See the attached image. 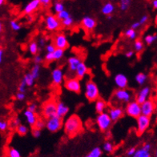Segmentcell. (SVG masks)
<instances>
[{"label": "cell", "mask_w": 157, "mask_h": 157, "mask_svg": "<svg viewBox=\"0 0 157 157\" xmlns=\"http://www.w3.org/2000/svg\"><path fill=\"white\" fill-rule=\"evenodd\" d=\"M64 87L71 91V92H74V93H80L81 89H82V86H81V82L80 79L77 77H69L67 78L65 81H64Z\"/></svg>", "instance_id": "cell-8"}, {"label": "cell", "mask_w": 157, "mask_h": 157, "mask_svg": "<svg viewBox=\"0 0 157 157\" xmlns=\"http://www.w3.org/2000/svg\"><path fill=\"white\" fill-rule=\"evenodd\" d=\"M148 20H149V17H148V15H143L142 17L139 19V23H140V25L142 26V25H144V24H146L147 22H148Z\"/></svg>", "instance_id": "cell-52"}, {"label": "cell", "mask_w": 157, "mask_h": 157, "mask_svg": "<svg viewBox=\"0 0 157 157\" xmlns=\"http://www.w3.org/2000/svg\"><path fill=\"white\" fill-rule=\"evenodd\" d=\"M26 87H27L26 84L22 79L21 82L19 83V87H18V91H19V92H26Z\"/></svg>", "instance_id": "cell-45"}, {"label": "cell", "mask_w": 157, "mask_h": 157, "mask_svg": "<svg viewBox=\"0 0 157 157\" xmlns=\"http://www.w3.org/2000/svg\"><path fill=\"white\" fill-rule=\"evenodd\" d=\"M3 56H4V50L3 48L0 47V64L3 63Z\"/></svg>", "instance_id": "cell-60"}, {"label": "cell", "mask_w": 157, "mask_h": 157, "mask_svg": "<svg viewBox=\"0 0 157 157\" xmlns=\"http://www.w3.org/2000/svg\"><path fill=\"white\" fill-rule=\"evenodd\" d=\"M37 109H38L37 104H35V103H31V104H30L28 105V107H27V110H29L30 112H37Z\"/></svg>", "instance_id": "cell-53"}, {"label": "cell", "mask_w": 157, "mask_h": 157, "mask_svg": "<svg viewBox=\"0 0 157 157\" xmlns=\"http://www.w3.org/2000/svg\"><path fill=\"white\" fill-rule=\"evenodd\" d=\"M33 61L35 64H41L43 62V58L40 55L36 54V55H35V56H34Z\"/></svg>", "instance_id": "cell-46"}, {"label": "cell", "mask_w": 157, "mask_h": 157, "mask_svg": "<svg viewBox=\"0 0 157 157\" xmlns=\"http://www.w3.org/2000/svg\"><path fill=\"white\" fill-rule=\"evenodd\" d=\"M53 44L55 48H60L65 50L68 47V39L67 35L64 33L56 34L53 39Z\"/></svg>", "instance_id": "cell-13"}, {"label": "cell", "mask_w": 157, "mask_h": 157, "mask_svg": "<svg viewBox=\"0 0 157 157\" xmlns=\"http://www.w3.org/2000/svg\"><path fill=\"white\" fill-rule=\"evenodd\" d=\"M114 83L119 89L127 88L128 87V78L123 73H118L114 77Z\"/></svg>", "instance_id": "cell-18"}, {"label": "cell", "mask_w": 157, "mask_h": 157, "mask_svg": "<svg viewBox=\"0 0 157 157\" xmlns=\"http://www.w3.org/2000/svg\"><path fill=\"white\" fill-rule=\"evenodd\" d=\"M51 82L54 86L60 87L64 82V72L61 67H55L51 71Z\"/></svg>", "instance_id": "cell-12"}, {"label": "cell", "mask_w": 157, "mask_h": 157, "mask_svg": "<svg viewBox=\"0 0 157 157\" xmlns=\"http://www.w3.org/2000/svg\"><path fill=\"white\" fill-rule=\"evenodd\" d=\"M135 151H136L135 148H131L130 149H128V151H127V155L128 156H132L135 152Z\"/></svg>", "instance_id": "cell-57"}, {"label": "cell", "mask_w": 157, "mask_h": 157, "mask_svg": "<svg viewBox=\"0 0 157 157\" xmlns=\"http://www.w3.org/2000/svg\"><path fill=\"white\" fill-rule=\"evenodd\" d=\"M41 130H39V129H38V128H35V127H34L32 128V130H31V134L33 135L35 138H39V137H40V135H41Z\"/></svg>", "instance_id": "cell-50"}, {"label": "cell", "mask_w": 157, "mask_h": 157, "mask_svg": "<svg viewBox=\"0 0 157 157\" xmlns=\"http://www.w3.org/2000/svg\"><path fill=\"white\" fill-rule=\"evenodd\" d=\"M56 103L53 99H50L46 101L42 107V115L44 119H48L52 116H56Z\"/></svg>", "instance_id": "cell-5"}, {"label": "cell", "mask_w": 157, "mask_h": 157, "mask_svg": "<svg viewBox=\"0 0 157 157\" xmlns=\"http://www.w3.org/2000/svg\"><path fill=\"white\" fill-rule=\"evenodd\" d=\"M108 113L112 122H116L123 117V115H124V111L121 107L114 106V107H112L111 108L108 109Z\"/></svg>", "instance_id": "cell-16"}, {"label": "cell", "mask_w": 157, "mask_h": 157, "mask_svg": "<svg viewBox=\"0 0 157 157\" xmlns=\"http://www.w3.org/2000/svg\"><path fill=\"white\" fill-rule=\"evenodd\" d=\"M95 122H96L99 129L101 131H108L109 128L112 127V124L113 123L109 116L108 113L106 112L99 113L96 116Z\"/></svg>", "instance_id": "cell-4"}, {"label": "cell", "mask_w": 157, "mask_h": 157, "mask_svg": "<svg viewBox=\"0 0 157 157\" xmlns=\"http://www.w3.org/2000/svg\"><path fill=\"white\" fill-rule=\"evenodd\" d=\"M152 6L153 7L154 10H156L157 9V0H152Z\"/></svg>", "instance_id": "cell-61"}, {"label": "cell", "mask_w": 157, "mask_h": 157, "mask_svg": "<svg viewBox=\"0 0 157 157\" xmlns=\"http://www.w3.org/2000/svg\"><path fill=\"white\" fill-rule=\"evenodd\" d=\"M82 61V59L79 55H75L70 56L67 59V68L70 74H74L76 68L78 67V64Z\"/></svg>", "instance_id": "cell-17"}, {"label": "cell", "mask_w": 157, "mask_h": 157, "mask_svg": "<svg viewBox=\"0 0 157 157\" xmlns=\"http://www.w3.org/2000/svg\"><path fill=\"white\" fill-rule=\"evenodd\" d=\"M53 56H54V60H60L63 59V57L64 56V50L60 48H55V50L54 51V52L52 53Z\"/></svg>", "instance_id": "cell-36"}, {"label": "cell", "mask_w": 157, "mask_h": 157, "mask_svg": "<svg viewBox=\"0 0 157 157\" xmlns=\"http://www.w3.org/2000/svg\"><path fill=\"white\" fill-rule=\"evenodd\" d=\"M124 113L129 117L136 119L138 116L141 115V108L140 104L137 101L131 100L126 104V107L124 109Z\"/></svg>", "instance_id": "cell-6"}, {"label": "cell", "mask_w": 157, "mask_h": 157, "mask_svg": "<svg viewBox=\"0 0 157 157\" xmlns=\"http://www.w3.org/2000/svg\"><path fill=\"white\" fill-rule=\"evenodd\" d=\"M69 112V108L63 101H57L56 103V116L64 120Z\"/></svg>", "instance_id": "cell-20"}, {"label": "cell", "mask_w": 157, "mask_h": 157, "mask_svg": "<svg viewBox=\"0 0 157 157\" xmlns=\"http://www.w3.org/2000/svg\"><path fill=\"white\" fill-rule=\"evenodd\" d=\"M41 5L39 0H31L23 8V12L25 15H31L35 11H36Z\"/></svg>", "instance_id": "cell-21"}, {"label": "cell", "mask_w": 157, "mask_h": 157, "mask_svg": "<svg viewBox=\"0 0 157 157\" xmlns=\"http://www.w3.org/2000/svg\"><path fill=\"white\" fill-rule=\"evenodd\" d=\"M116 11V6L115 4L112 2H108L103 5V7L101 8V12L103 15H112Z\"/></svg>", "instance_id": "cell-23"}, {"label": "cell", "mask_w": 157, "mask_h": 157, "mask_svg": "<svg viewBox=\"0 0 157 157\" xmlns=\"http://www.w3.org/2000/svg\"><path fill=\"white\" fill-rule=\"evenodd\" d=\"M131 157H151V154L149 151H146L143 148H140L136 150L134 155Z\"/></svg>", "instance_id": "cell-32"}, {"label": "cell", "mask_w": 157, "mask_h": 157, "mask_svg": "<svg viewBox=\"0 0 157 157\" xmlns=\"http://www.w3.org/2000/svg\"><path fill=\"white\" fill-rule=\"evenodd\" d=\"M152 93V88L149 86H143L138 91V93L135 95V101H137L139 104H141L143 102L150 99Z\"/></svg>", "instance_id": "cell-14"}, {"label": "cell", "mask_w": 157, "mask_h": 157, "mask_svg": "<svg viewBox=\"0 0 157 157\" xmlns=\"http://www.w3.org/2000/svg\"><path fill=\"white\" fill-rule=\"evenodd\" d=\"M43 60H45L47 63H51L54 60V56H53L52 53H47L44 56V59Z\"/></svg>", "instance_id": "cell-51"}, {"label": "cell", "mask_w": 157, "mask_h": 157, "mask_svg": "<svg viewBox=\"0 0 157 157\" xmlns=\"http://www.w3.org/2000/svg\"><path fill=\"white\" fill-rule=\"evenodd\" d=\"M90 70L88 67H87V65L85 64V62H83V61H81L79 64H78V67L76 68V70L75 71V77H77L79 79H82L85 76H86L87 74H89Z\"/></svg>", "instance_id": "cell-19"}, {"label": "cell", "mask_w": 157, "mask_h": 157, "mask_svg": "<svg viewBox=\"0 0 157 157\" xmlns=\"http://www.w3.org/2000/svg\"><path fill=\"white\" fill-rule=\"evenodd\" d=\"M107 18H108V20H111V19H112V15H108V16H107Z\"/></svg>", "instance_id": "cell-64"}, {"label": "cell", "mask_w": 157, "mask_h": 157, "mask_svg": "<svg viewBox=\"0 0 157 157\" xmlns=\"http://www.w3.org/2000/svg\"><path fill=\"white\" fill-rule=\"evenodd\" d=\"M7 157H21V154L18 149L15 148H9L7 152Z\"/></svg>", "instance_id": "cell-35"}, {"label": "cell", "mask_w": 157, "mask_h": 157, "mask_svg": "<svg viewBox=\"0 0 157 157\" xmlns=\"http://www.w3.org/2000/svg\"><path fill=\"white\" fill-rule=\"evenodd\" d=\"M141 115L152 117L156 111V103L152 99H148L140 104Z\"/></svg>", "instance_id": "cell-11"}, {"label": "cell", "mask_w": 157, "mask_h": 157, "mask_svg": "<svg viewBox=\"0 0 157 157\" xmlns=\"http://www.w3.org/2000/svg\"><path fill=\"white\" fill-rule=\"evenodd\" d=\"M23 116L25 117L28 125L30 126V127H34V125H35V123L38 119V116L36 115V112H30V111L26 109L23 112Z\"/></svg>", "instance_id": "cell-22"}, {"label": "cell", "mask_w": 157, "mask_h": 157, "mask_svg": "<svg viewBox=\"0 0 157 157\" xmlns=\"http://www.w3.org/2000/svg\"><path fill=\"white\" fill-rule=\"evenodd\" d=\"M156 34H154V35H152V34H148V35H146L145 36L143 37V43L150 46V45L153 44L156 41Z\"/></svg>", "instance_id": "cell-28"}, {"label": "cell", "mask_w": 157, "mask_h": 157, "mask_svg": "<svg viewBox=\"0 0 157 157\" xmlns=\"http://www.w3.org/2000/svg\"><path fill=\"white\" fill-rule=\"evenodd\" d=\"M120 1V9L122 11H126L129 9L131 5V0H119Z\"/></svg>", "instance_id": "cell-38"}, {"label": "cell", "mask_w": 157, "mask_h": 157, "mask_svg": "<svg viewBox=\"0 0 157 157\" xmlns=\"http://www.w3.org/2000/svg\"><path fill=\"white\" fill-rule=\"evenodd\" d=\"M10 27L11 28V30H13L14 31H19L21 30V24L19 23L17 20H11L10 21Z\"/></svg>", "instance_id": "cell-41"}, {"label": "cell", "mask_w": 157, "mask_h": 157, "mask_svg": "<svg viewBox=\"0 0 157 157\" xmlns=\"http://www.w3.org/2000/svg\"><path fill=\"white\" fill-rule=\"evenodd\" d=\"M63 123H64L63 119L58 117L57 116H55L46 120L45 127H47V129L50 132L55 133L61 130V128L63 127Z\"/></svg>", "instance_id": "cell-7"}, {"label": "cell", "mask_w": 157, "mask_h": 157, "mask_svg": "<svg viewBox=\"0 0 157 157\" xmlns=\"http://www.w3.org/2000/svg\"><path fill=\"white\" fill-rule=\"evenodd\" d=\"M45 50H46L47 53H53L54 51L55 50V47L53 43H48L45 46Z\"/></svg>", "instance_id": "cell-48"}, {"label": "cell", "mask_w": 157, "mask_h": 157, "mask_svg": "<svg viewBox=\"0 0 157 157\" xmlns=\"http://www.w3.org/2000/svg\"><path fill=\"white\" fill-rule=\"evenodd\" d=\"M103 149L104 150V152H106L107 153H111L113 152L114 150V145L113 143L109 141H107L104 143V146H103Z\"/></svg>", "instance_id": "cell-43"}, {"label": "cell", "mask_w": 157, "mask_h": 157, "mask_svg": "<svg viewBox=\"0 0 157 157\" xmlns=\"http://www.w3.org/2000/svg\"><path fill=\"white\" fill-rule=\"evenodd\" d=\"M22 79L25 82V83H26L27 87L33 86L34 84H35V81L33 78V77L31 76V75L30 74V72L29 73H26Z\"/></svg>", "instance_id": "cell-31"}, {"label": "cell", "mask_w": 157, "mask_h": 157, "mask_svg": "<svg viewBox=\"0 0 157 157\" xmlns=\"http://www.w3.org/2000/svg\"><path fill=\"white\" fill-rule=\"evenodd\" d=\"M135 55V52L133 51H127V52L125 53V56L127 57V58H128V59H131V58H132L133 56H134Z\"/></svg>", "instance_id": "cell-58"}, {"label": "cell", "mask_w": 157, "mask_h": 157, "mask_svg": "<svg viewBox=\"0 0 157 157\" xmlns=\"http://www.w3.org/2000/svg\"><path fill=\"white\" fill-rule=\"evenodd\" d=\"M142 148H143V149L146 150V151H149L150 152V150H151V148H152V144L149 143H146L143 144Z\"/></svg>", "instance_id": "cell-59"}, {"label": "cell", "mask_w": 157, "mask_h": 157, "mask_svg": "<svg viewBox=\"0 0 157 157\" xmlns=\"http://www.w3.org/2000/svg\"><path fill=\"white\" fill-rule=\"evenodd\" d=\"M135 82L138 83L139 86H143L146 83V82L148 79V76L144 72H139L137 75L135 77Z\"/></svg>", "instance_id": "cell-25"}, {"label": "cell", "mask_w": 157, "mask_h": 157, "mask_svg": "<svg viewBox=\"0 0 157 157\" xmlns=\"http://www.w3.org/2000/svg\"><path fill=\"white\" fill-rule=\"evenodd\" d=\"M84 95L90 102H95L99 98V89L97 84L93 80L89 79L86 82Z\"/></svg>", "instance_id": "cell-3"}, {"label": "cell", "mask_w": 157, "mask_h": 157, "mask_svg": "<svg viewBox=\"0 0 157 157\" xmlns=\"http://www.w3.org/2000/svg\"><path fill=\"white\" fill-rule=\"evenodd\" d=\"M40 72H41V66L40 64H35L31 70L30 71V74L31 76L33 77L35 80H36L39 78V75H40Z\"/></svg>", "instance_id": "cell-26"}, {"label": "cell", "mask_w": 157, "mask_h": 157, "mask_svg": "<svg viewBox=\"0 0 157 157\" xmlns=\"http://www.w3.org/2000/svg\"><path fill=\"white\" fill-rule=\"evenodd\" d=\"M106 108H107V103L104 99L99 98L95 101V109L98 114L105 112Z\"/></svg>", "instance_id": "cell-24"}, {"label": "cell", "mask_w": 157, "mask_h": 157, "mask_svg": "<svg viewBox=\"0 0 157 157\" xmlns=\"http://www.w3.org/2000/svg\"><path fill=\"white\" fill-rule=\"evenodd\" d=\"M47 39L46 38L41 37V38H39V41H38L37 43L39 47H45V46L47 45Z\"/></svg>", "instance_id": "cell-54"}, {"label": "cell", "mask_w": 157, "mask_h": 157, "mask_svg": "<svg viewBox=\"0 0 157 157\" xmlns=\"http://www.w3.org/2000/svg\"><path fill=\"white\" fill-rule=\"evenodd\" d=\"M140 26H141L140 23L139 22V21H136V22H133V23L131 24V28H132V29H134V30H136L137 29H139V28H140Z\"/></svg>", "instance_id": "cell-56"}, {"label": "cell", "mask_w": 157, "mask_h": 157, "mask_svg": "<svg viewBox=\"0 0 157 157\" xmlns=\"http://www.w3.org/2000/svg\"><path fill=\"white\" fill-rule=\"evenodd\" d=\"M124 35H125L127 39H131V40H135V39H136V38L138 36V34L136 32V30H134V29H132V28H128V29H127V30H125Z\"/></svg>", "instance_id": "cell-29"}, {"label": "cell", "mask_w": 157, "mask_h": 157, "mask_svg": "<svg viewBox=\"0 0 157 157\" xmlns=\"http://www.w3.org/2000/svg\"><path fill=\"white\" fill-rule=\"evenodd\" d=\"M53 9H54V11L57 14V13H59L60 11H64V9H65V6H64V4L62 2L57 1V2H55V3H54Z\"/></svg>", "instance_id": "cell-40"}, {"label": "cell", "mask_w": 157, "mask_h": 157, "mask_svg": "<svg viewBox=\"0 0 157 157\" xmlns=\"http://www.w3.org/2000/svg\"><path fill=\"white\" fill-rule=\"evenodd\" d=\"M65 134L68 137H75L83 131V122L80 117L75 114L71 115L63 123Z\"/></svg>", "instance_id": "cell-1"}, {"label": "cell", "mask_w": 157, "mask_h": 157, "mask_svg": "<svg viewBox=\"0 0 157 157\" xmlns=\"http://www.w3.org/2000/svg\"><path fill=\"white\" fill-rule=\"evenodd\" d=\"M8 127H9V123L7 120H0V131H5L7 130Z\"/></svg>", "instance_id": "cell-44"}, {"label": "cell", "mask_w": 157, "mask_h": 157, "mask_svg": "<svg viewBox=\"0 0 157 157\" xmlns=\"http://www.w3.org/2000/svg\"><path fill=\"white\" fill-rule=\"evenodd\" d=\"M102 154H103L102 149L99 147H96V148H94L87 155L86 157H101Z\"/></svg>", "instance_id": "cell-33"}, {"label": "cell", "mask_w": 157, "mask_h": 157, "mask_svg": "<svg viewBox=\"0 0 157 157\" xmlns=\"http://www.w3.org/2000/svg\"><path fill=\"white\" fill-rule=\"evenodd\" d=\"M144 49V43L141 39H136L134 43V50L135 52L140 53Z\"/></svg>", "instance_id": "cell-34"}, {"label": "cell", "mask_w": 157, "mask_h": 157, "mask_svg": "<svg viewBox=\"0 0 157 157\" xmlns=\"http://www.w3.org/2000/svg\"><path fill=\"white\" fill-rule=\"evenodd\" d=\"M69 16H71V14H70V12L67 10H65L64 9V11H60L59 13H57L56 14V17L58 18L59 20L60 21H62V20H64V19H67V17H69Z\"/></svg>", "instance_id": "cell-39"}, {"label": "cell", "mask_w": 157, "mask_h": 157, "mask_svg": "<svg viewBox=\"0 0 157 157\" xmlns=\"http://www.w3.org/2000/svg\"><path fill=\"white\" fill-rule=\"evenodd\" d=\"M39 3L41 6L44 7H47L51 3V0H39Z\"/></svg>", "instance_id": "cell-55"}, {"label": "cell", "mask_w": 157, "mask_h": 157, "mask_svg": "<svg viewBox=\"0 0 157 157\" xmlns=\"http://www.w3.org/2000/svg\"><path fill=\"white\" fill-rule=\"evenodd\" d=\"M15 99L19 101H23L26 99V92H19L15 94Z\"/></svg>", "instance_id": "cell-47"}, {"label": "cell", "mask_w": 157, "mask_h": 157, "mask_svg": "<svg viewBox=\"0 0 157 157\" xmlns=\"http://www.w3.org/2000/svg\"><path fill=\"white\" fill-rule=\"evenodd\" d=\"M45 126H46V120L42 119V118H40V119L38 118L35 125H34V127L38 128L39 130H43V128H45Z\"/></svg>", "instance_id": "cell-42"}, {"label": "cell", "mask_w": 157, "mask_h": 157, "mask_svg": "<svg viewBox=\"0 0 157 157\" xmlns=\"http://www.w3.org/2000/svg\"><path fill=\"white\" fill-rule=\"evenodd\" d=\"M60 22H61V26H64L66 28H69L74 24V19L71 16H69V17H67V19H64V20H62Z\"/></svg>", "instance_id": "cell-37"}, {"label": "cell", "mask_w": 157, "mask_h": 157, "mask_svg": "<svg viewBox=\"0 0 157 157\" xmlns=\"http://www.w3.org/2000/svg\"><path fill=\"white\" fill-rule=\"evenodd\" d=\"M5 1H6V0H0V7L5 3Z\"/></svg>", "instance_id": "cell-63"}, {"label": "cell", "mask_w": 157, "mask_h": 157, "mask_svg": "<svg viewBox=\"0 0 157 157\" xmlns=\"http://www.w3.org/2000/svg\"><path fill=\"white\" fill-rule=\"evenodd\" d=\"M133 92L131 90L127 88L118 89L115 91L112 95V102L115 104H127L128 102L132 100Z\"/></svg>", "instance_id": "cell-2"}, {"label": "cell", "mask_w": 157, "mask_h": 157, "mask_svg": "<svg viewBox=\"0 0 157 157\" xmlns=\"http://www.w3.org/2000/svg\"><path fill=\"white\" fill-rule=\"evenodd\" d=\"M28 51L31 55H36L39 51V46L38 44V43L35 40H32L28 44Z\"/></svg>", "instance_id": "cell-27"}, {"label": "cell", "mask_w": 157, "mask_h": 157, "mask_svg": "<svg viewBox=\"0 0 157 157\" xmlns=\"http://www.w3.org/2000/svg\"><path fill=\"white\" fill-rule=\"evenodd\" d=\"M136 131L139 135H143L151 125V117L140 115L136 118Z\"/></svg>", "instance_id": "cell-10"}, {"label": "cell", "mask_w": 157, "mask_h": 157, "mask_svg": "<svg viewBox=\"0 0 157 157\" xmlns=\"http://www.w3.org/2000/svg\"><path fill=\"white\" fill-rule=\"evenodd\" d=\"M3 22L0 21V33L3 31Z\"/></svg>", "instance_id": "cell-62"}, {"label": "cell", "mask_w": 157, "mask_h": 157, "mask_svg": "<svg viewBox=\"0 0 157 157\" xmlns=\"http://www.w3.org/2000/svg\"><path fill=\"white\" fill-rule=\"evenodd\" d=\"M81 25L83 28L87 31H92L96 27L97 22L93 17L87 15L84 16L81 20Z\"/></svg>", "instance_id": "cell-15"}, {"label": "cell", "mask_w": 157, "mask_h": 157, "mask_svg": "<svg viewBox=\"0 0 157 157\" xmlns=\"http://www.w3.org/2000/svg\"><path fill=\"white\" fill-rule=\"evenodd\" d=\"M20 123H21V120H20V119L18 118V117H15L13 120H11V126L12 127H15V128H16Z\"/></svg>", "instance_id": "cell-49"}, {"label": "cell", "mask_w": 157, "mask_h": 157, "mask_svg": "<svg viewBox=\"0 0 157 157\" xmlns=\"http://www.w3.org/2000/svg\"><path fill=\"white\" fill-rule=\"evenodd\" d=\"M61 27V22L56 15L49 14L45 17V28L48 31H56Z\"/></svg>", "instance_id": "cell-9"}, {"label": "cell", "mask_w": 157, "mask_h": 157, "mask_svg": "<svg viewBox=\"0 0 157 157\" xmlns=\"http://www.w3.org/2000/svg\"><path fill=\"white\" fill-rule=\"evenodd\" d=\"M16 131L18 132V134L21 136H24L26 135L28 131H29V127H27L25 124H19L18 127H16Z\"/></svg>", "instance_id": "cell-30"}]
</instances>
